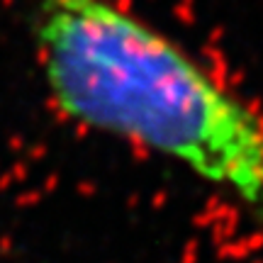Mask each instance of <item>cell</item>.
Wrapping results in <instances>:
<instances>
[{
  "label": "cell",
  "instance_id": "1",
  "mask_svg": "<svg viewBox=\"0 0 263 263\" xmlns=\"http://www.w3.org/2000/svg\"><path fill=\"white\" fill-rule=\"evenodd\" d=\"M66 120L151 154L263 227V107L120 0H27Z\"/></svg>",
  "mask_w": 263,
  "mask_h": 263
}]
</instances>
